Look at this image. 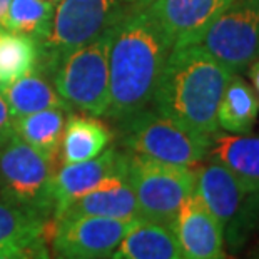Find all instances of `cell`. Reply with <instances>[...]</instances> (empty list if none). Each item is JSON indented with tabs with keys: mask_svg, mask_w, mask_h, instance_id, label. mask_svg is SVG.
Returning <instances> with one entry per match:
<instances>
[{
	"mask_svg": "<svg viewBox=\"0 0 259 259\" xmlns=\"http://www.w3.org/2000/svg\"><path fill=\"white\" fill-rule=\"evenodd\" d=\"M172 233L183 259H226L223 224L194 192L181 206Z\"/></svg>",
	"mask_w": 259,
	"mask_h": 259,
	"instance_id": "7c38bea8",
	"label": "cell"
},
{
	"mask_svg": "<svg viewBox=\"0 0 259 259\" xmlns=\"http://www.w3.org/2000/svg\"><path fill=\"white\" fill-rule=\"evenodd\" d=\"M51 2H52V4H59V2H60V0H51Z\"/></svg>",
	"mask_w": 259,
	"mask_h": 259,
	"instance_id": "4dcf8cb0",
	"label": "cell"
},
{
	"mask_svg": "<svg viewBox=\"0 0 259 259\" xmlns=\"http://www.w3.org/2000/svg\"><path fill=\"white\" fill-rule=\"evenodd\" d=\"M196 170L194 194L226 228L241 209L246 196L254 191L229 169L211 161Z\"/></svg>",
	"mask_w": 259,
	"mask_h": 259,
	"instance_id": "4fadbf2b",
	"label": "cell"
},
{
	"mask_svg": "<svg viewBox=\"0 0 259 259\" xmlns=\"http://www.w3.org/2000/svg\"><path fill=\"white\" fill-rule=\"evenodd\" d=\"M9 4H10V0H0V22H2V19L5 17V12H7V9H9Z\"/></svg>",
	"mask_w": 259,
	"mask_h": 259,
	"instance_id": "f1b7e54d",
	"label": "cell"
},
{
	"mask_svg": "<svg viewBox=\"0 0 259 259\" xmlns=\"http://www.w3.org/2000/svg\"><path fill=\"white\" fill-rule=\"evenodd\" d=\"M0 92L4 94L14 117L46 111V109H67L69 111V106L57 94L56 87H52L38 74L30 72L24 77H19L0 87Z\"/></svg>",
	"mask_w": 259,
	"mask_h": 259,
	"instance_id": "d6986e66",
	"label": "cell"
},
{
	"mask_svg": "<svg viewBox=\"0 0 259 259\" xmlns=\"http://www.w3.org/2000/svg\"><path fill=\"white\" fill-rule=\"evenodd\" d=\"M67 109H46V111L19 115L12 120V129L22 141L56 161L59 156L60 141L67 122Z\"/></svg>",
	"mask_w": 259,
	"mask_h": 259,
	"instance_id": "ac0fdd59",
	"label": "cell"
},
{
	"mask_svg": "<svg viewBox=\"0 0 259 259\" xmlns=\"http://www.w3.org/2000/svg\"><path fill=\"white\" fill-rule=\"evenodd\" d=\"M125 179L136 194L141 219L172 231L181 206L194 192L196 170L125 151Z\"/></svg>",
	"mask_w": 259,
	"mask_h": 259,
	"instance_id": "3957f363",
	"label": "cell"
},
{
	"mask_svg": "<svg viewBox=\"0 0 259 259\" xmlns=\"http://www.w3.org/2000/svg\"><path fill=\"white\" fill-rule=\"evenodd\" d=\"M137 7L134 0H60L51 32L38 42L52 69L65 54L94 40Z\"/></svg>",
	"mask_w": 259,
	"mask_h": 259,
	"instance_id": "52a82bcc",
	"label": "cell"
},
{
	"mask_svg": "<svg viewBox=\"0 0 259 259\" xmlns=\"http://www.w3.org/2000/svg\"><path fill=\"white\" fill-rule=\"evenodd\" d=\"M12 120L14 115L10 112V107L7 101H5L4 94L0 92V137H4L5 134H9L12 131Z\"/></svg>",
	"mask_w": 259,
	"mask_h": 259,
	"instance_id": "484cf974",
	"label": "cell"
},
{
	"mask_svg": "<svg viewBox=\"0 0 259 259\" xmlns=\"http://www.w3.org/2000/svg\"><path fill=\"white\" fill-rule=\"evenodd\" d=\"M136 221L99 216L56 219L54 252L64 259H111Z\"/></svg>",
	"mask_w": 259,
	"mask_h": 259,
	"instance_id": "9c48e42d",
	"label": "cell"
},
{
	"mask_svg": "<svg viewBox=\"0 0 259 259\" xmlns=\"http://www.w3.org/2000/svg\"><path fill=\"white\" fill-rule=\"evenodd\" d=\"M0 259H52L51 251L44 236L19 246H10L0 249Z\"/></svg>",
	"mask_w": 259,
	"mask_h": 259,
	"instance_id": "d4e9b609",
	"label": "cell"
},
{
	"mask_svg": "<svg viewBox=\"0 0 259 259\" xmlns=\"http://www.w3.org/2000/svg\"><path fill=\"white\" fill-rule=\"evenodd\" d=\"M246 259H259V239L252 241L246 252Z\"/></svg>",
	"mask_w": 259,
	"mask_h": 259,
	"instance_id": "83f0119b",
	"label": "cell"
},
{
	"mask_svg": "<svg viewBox=\"0 0 259 259\" xmlns=\"http://www.w3.org/2000/svg\"><path fill=\"white\" fill-rule=\"evenodd\" d=\"M197 46L234 74L246 70L259 56V0H233Z\"/></svg>",
	"mask_w": 259,
	"mask_h": 259,
	"instance_id": "ba28073f",
	"label": "cell"
},
{
	"mask_svg": "<svg viewBox=\"0 0 259 259\" xmlns=\"http://www.w3.org/2000/svg\"><path fill=\"white\" fill-rule=\"evenodd\" d=\"M111 144V132L97 119L70 115L60 141L62 164L84 162L97 157Z\"/></svg>",
	"mask_w": 259,
	"mask_h": 259,
	"instance_id": "e0dca14e",
	"label": "cell"
},
{
	"mask_svg": "<svg viewBox=\"0 0 259 259\" xmlns=\"http://www.w3.org/2000/svg\"><path fill=\"white\" fill-rule=\"evenodd\" d=\"M54 14L56 4L51 0H10L0 27L42 42L51 32Z\"/></svg>",
	"mask_w": 259,
	"mask_h": 259,
	"instance_id": "7402d4cb",
	"label": "cell"
},
{
	"mask_svg": "<svg viewBox=\"0 0 259 259\" xmlns=\"http://www.w3.org/2000/svg\"><path fill=\"white\" fill-rule=\"evenodd\" d=\"M207 157L229 169L252 189L259 187V137L218 131L211 137Z\"/></svg>",
	"mask_w": 259,
	"mask_h": 259,
	"instance_id": "9a60e30c",
	"label": "cell"
},
{
	"mask_svg": "<svg viewBox=\"0 0 259 259\" xmlns=\"http://www.w3.org/2000/svg\"><path fill=\"white\" fill-rule=\"evenodd\" d=\"M56 259H64V257H57V256H56Z\"/></svg>",
	"mask_w": 259,
	"mask_h": 259,
	"instance_id": "1f68e13d",
	"label": "cell"
},
{
	"mask_svg": "<svg viewBox=\"0 0 259 259\" xmlns=\"http://www.w3.org/2000/svg\"><path fill=\"white\" fill-rule=\"evenodd\" d=\"M137 7H149L151 4H154L156 0H134Z\"/></svg>",
	"mask_w": 259,
	"mask_h": 259,
	"instance_id": "f546056e",
	"label": "cell"
},
{
	"mask_svg": "<svg viewBox=\"0 0 259 259\" xmlns=\"http://www.w3.org/2000/svg\"><path fill=\"white\" fill-rule=\"evenodd\" d=\"M47 219L0 197V249L44 236Z\"/></svg>",
	"mask_w": 259,
	"mask_h": 259,
	"instance_id": "603a6c76",
	"label": "cell"
},
{
	"mask_svg": "<svg viewBox=\"0 0 259 259\" xmlns=\"http://www.w3.org/2000/svg\"><path fill=\"white\" fill-rule=\"evenodd\" d=\"M247 70H249V79L252 82V87H254L256 96H259V60H254L247 67Z\"/></svg>",
	"mask_w": 259,
	"mask_h": 259,
	"instance_id": "4316f807",
	"label": "cell"
},
{
	"mask_svg": "<svg viewBox=\"0 0 259 259\" xmlns=\"http://www.w3.org/2000/svg\"><path fill=\"white\" fill-rule=\"evenodd\" d=\"M236 74L197 44L169 52L152 102L156 111L196 134L212 137L219 131L218 107Z\"/></svg>",
	"mask_w": 259,
	"mask_h": 259,
	"instance_id": "7a4b0ae2",
	"label": "cell"
},
{
	"mask_svg": "<svg viewBox=\"0 0 259 259\" xmlns=\"http://www.w3.org/2000/svg\"><path fill=\"white\" fill-rule=\"evenodd\" d=\"M256 239H259V187L246 196L238 214L224 228V244L233 254Z\"/></svg>",
	"mask_w": 259,
	"mask_h": 259,
	"instance_id": "cb8c5ba5",
	"label": "cell"
},
{
	"mask_svg": "<svg viewBox=\"0 0 259 259\" xmlns=\"http://www.w3.org/2000/svg\"><path fill=\"white\" fill-rule=\"evenodd\" d=\"M231 4L233 0H156L149 10L176 49L199 42Z\"/></svg>",
	"mask_w": 259,
	"mask_h": 259,
	"instance_id": "30bf717a",
	"label": "cell"
},
{
	"mask_svg": "<svg viewBox=\"0 0 259 259\" xmlns=\"http://www.w3.org/2000/svg\"><path fill=\"white\" fill-rule=\"evenodd\" d=\"M112 27L74 49L54 67V87L67 106L96 117L109 109V49Z\"/></svg>",
	"mask_w": 259,
	"mask_h": 259,
	"instance_id": "5b68a950",
	"label": "cell"
},
{
	"mask_svg": "<svg viewBox=\"0 0 259 259\" xmlns=\"http://www.w3.org/2000/svg\"><path fill=\"white\" fill-rule=\"evenodd\" d=\"M172 44L149 7H134L112 27L107 117L122 120L152 102Z\"/></svg>",
	"mask_w": 259,
	"mask_h": 259,
	"instance_id": "6da1fadb",
	"label": "cell"
},
{
	"mask_svg": "<svg viewBox=\"0 0 259 259\" xmlns=\"http://www.w3.org/2000/svg\"><path fill=\"white\" fill-rule=\"evenodd\" d=\"M111 259H183L174 233L162 224L137 219Z\"/></svg>",
	"mask_w": 259,
	"mask_h": 259,
	"instance_id": "2e32d148",
	"label": "cell"
},
{
	"mask_svg": "<svg viewBox=\"0 0 259 259\" xmlns=\"http://www.w3.org/2000/svg\"><path fill=\"white\" fill-rule=\"evenodd\" d=\"M120 122L122 146L127 152L189 167L204 161L209 154L211 137L196 134L156 109H142Z\"/></svg>",
	"mask_w": 259,
	"mask_h": 259,
	"instance_id": "8992f818",
	"label": "cell"
},
{
	"mask_svg": "<svg viewBox=\"0 0 259 259\" xmlns=\"http://www.w3.org/2000/svg\"><path fill=\"white\" fill-rule=\"evenodd\" d=\"M77 216H99L114 219H141L136 194L125 176H117L87 194L70 201L56 219Z\"/></svg>",
	"mask_w": 259,
	"mask_h": 259,
	"instance_id": "5bb4252c",
	"label": "cell"
},
{
	"mask_svg": "<svg viewBox=\"0 0 259 259\" xmlns=\"http://www.w3.org/2000/svg\"><path fill=\"white\" fill-rule=\"evenodd\" d=\"M259 114V99L254 89L234 75L226 85L218 107L219 127L231 134H247L254 127Z\"/></svg>",
	"mask_w": 259,
	"mask_h": 259,
	"instance_id": "ffe728a7",
	"label": "cell"
},
{
	"mask_svg": "<svg viewBox=\"0 0 259 259\" xmlns=\"http://www.w3.org/2000/svg\"><path fill=\"white\" fill-rule=\"evenodd\" d=\"M40 57V44L29 35L0 30V87L34 72Z\"/></svg>",
	"mask_w": 259,
	"mask_h": 259,
	"instance_id": "44dd1931",
	"label": "cell"
},
{
	"mask_svg": "<svg viewBox=\"0 0 259 259\" xmlns=\"http://www.w3.org/2000/svg\"><path fill=\"white\" fill-rule=\"evenodd\" d=\"M117 176H125V152L114 147H107L89 161L62 164L52 181L54 216L70 201L97 189Z\"/></svg>",
	"mask_w": 259,
	"mask_h": 259,
	"instance_id": "8fae6325",
	"label": "cell"
},
{
	"mask_svg": "<svg viewBox=\"0 0 259 259\" xmlns=\"http://www.w3.org/2000/svg\"><path fill=\"white\" fill-rule=\"evenodd\" d=\"M54 162L12 129L0 137V197L49 221L54 214Z\"/></svg>",
	"mask_w": 259,
	"mask_h": 259,
	"instance_id": "277c9868",
	"label": "cell"
}]
</instances>
